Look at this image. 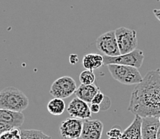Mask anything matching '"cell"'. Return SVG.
I'll return each mask as SVG.
<instances>
[{"mask_svg":"<svg viewBox=\"0 0 160 139\" xmlns=\"http://www.w3.org/2000/svg\"><path fill=\"white\" fill-rule=\"evenodd\" d=\"M130 112L140 117L160 116V74L158 71L147 73L131 94Z\"/></svg>","mask_w":160,"mask_h":139,"instance_id":"1","label":"cell"},{"mask_svg":"<svg viewBox=\"0 0 160 139\" xmlns=\"http://www.w3.org/2000/svg\"><path fill=\"white\" fill-rule=\"evenodd\" d=\"M29 106V99L22 90L8 86L0 91V108L22 112Z\"/></svg>","mask_w":160,"mask_h":139,"instance_id":"2","label":"cell"},{"mask_svg":"<svg viewBox=\"0 0 160 139\" xmlns=\"http://www.w3.org/2000/svg\"><path fill=\"white\" fill-rule=\"evenodd\" d=\"M107 67L113 78L123 85H137L143 79L138 68L135 67L108 64Z\"/></svg>","mask_w":160,"mask_h":139,"instance_id":"3","label":"cell"},{"mask_svg":"<svg viewBox=\"0 0 160 139\" xmlns=\"http://www.w3.org/2000/svg\"><path fill=\"white\" fill-rule=\"evenodd\" d=\"M116 31V37L120 54L124 55L137 49V32L127 27H119Z\"/></svg>","mask_w":160,"mask_h":139,"instance_id":"4","label":"cell"},{"mask_svg":"<svg viewBox=\"0 0 160 139\" xmlns=\"http://www.w3.org/2000/svg\"><path fill=\"white\" fill-rule=\"evenodd\" d=\"M104 56V65L108 64H120V65L132 66L136 68H140L143 62L144 55L141 50L136 49L135 51L124 55H120L117 56Z\"/></svg>","mask_w":160,"mask_h":139,"instance_id":"5","label":"cell"},{"mask_svg":"<svg viewBox=\"0 0 160 139\" xmlns=\"http://www.w3.org/2000/svg\"><path fill=\"white\" fill-rule=\"evenodd\" d=\"M78 89L77 83L72 77L63 76L58 78L51 85L49 93L54 98L67 99L75 94Z\"/></svg>","mask_w":160,"mask_h":139,"instance_id":"6","label":"cell"},{"mask_svg":"<svg viewBox=\"0 0 160 139\" xmlns=\"http://www.w3.org/2000/svg\"><path fill=\"white\" fill-rule=\"evenodd\" d=\"M96 46L104 55L107 56H117L120 54L115 30H109L102 34L97 38Z\"/></svg>","mask_w":160,"mask_h":139,"instance_id":"7","label":"cell"},{"mask_svg":"<svg viewBox=\"0 0 160 139\" xmlns=\"http://www.w3.org/2000/svg\"><path fill=\"white\" fill-rule=\"evenodd\" d=\"M82 129V119L72 117L61 123L60 133L63 139H78L81 137Z\"/></svg>","mask_w":160,"mask_h":139,"instance_id":"8","label":"cell"},{"mask_svg":"<svg viewBox=\"0 0 160 139\" xmlns=\"http://www.w3.org/2000/svg\"><path fill=\"white\" fill-rule=\"evenodd\" d=\"M67 111L71 117L80 119H88L92 117V112L88 102L81 100L79 98L76 97L69 102Z\"/></svg>","mask_w":160,"mask_h":139,"instance_id":"9","label":"cell"},{"mask_svg":"<svg viewBox=\"0 0 160 139\" xmlns=\"http://www.w3.org/2000/svg\"><path fill=\"white\" fill-rule=\"evenodd\" d=\"M104 125L100 120L85 119L83 121L82 139H100L102 137Z\"/></svg>","mask_w":160,"mask_h":139,"instance_id":"10","label":"cell"},{"mask_svg":"<svg viewBox=\"0 0 160 139\" xmlns=\"http://www.w3.org/2000/svg\"><path fill=\"white\" fill-rule=\"evenodd\" d=\"M160 122L157 117H143L142 121V139H157Z\"/></svg>","mask_w":160,"mask_h":139,"instance_id":"11","label":"cell"},{"mask_svg":"<svg viewBox=\"0 0 160 139\" xmlns=\"http://www.w3.org/2000/svg\"><path fill=\"white\" fill-rule=\"evenodd\" d=\"M25 121V116L22 112L9 110L0 108V121L12 126L14 128L22 126Z\"/></svg>","mask_w":160,"mask_h":139,"instance_id":"12","label":"cell"},{"mask_svg":"<svg viewBox=\"0 0 160 139\" xmlns=\"http://www.w3.org/2000/svg\"><path fill=\"white\" fill-rule=\"evenodd\" d=\"M142 117L136 115L132 124L123 131L120 139H142Z\"/></svg>","mask_w":160,"mask_h":139,"instance_id":"13","label":"cell"},{"mask_svg":"<svg viewBox=\"0 0 160 139\" xmlns=\"http://www.w3.org/2000/svg\"><path fill=\"white\" fill-rule=\"evenodd\" d=\"M100 91L98 86L94 83L89 85L81 84L75 92L76 96L81 100L85 101L88 103H91L95 95Z\"/></svg>","mask_w":160,"mask_h":139,"instance_id":"14","label":"cell"},{"mask_svg":"<svg viewBox=\"0 0 160 139\" xmlns=\"http://www.w3.org/2000/svg\"><path fill=\"white\" fill-rule=\"evenodd\" d=\"M82 64L87 70L99 69L104 65V56L98 54H88L83 58Z\"/></svg>","mask_w":160,"mask_h":139,"instance_id":"15","label":"cell"},{"mask_svg":"<svg viewBox=\"0 0 160 139\" xmlns=\"http://www.w3.org/2000/svg\"><path fill=\"white\" fill-rule=\"evenodd\" d=\"M47 110L49 114L59 116L62 115L65 110V102L62 99L54 98L49 101L47 105Z\"/></svg>","mask_w":160,"mask_h":139,"instance_id":"16","label":"cell"},{"mask_svg":"<svg viewBox=\"0 0 160 139\" xmlns=\"http://www.w3.org/2000/svg\"><path fill=\"white\" fill-rule=\"evenodd\" d=\"M21 139H52V137L41 130H21Z\"/></svg>","mask_w":160,"mask_h":139,"instance_id":"17","label":"cell"},{"mask_svg":"<svg viewBox=\"0 0 160 139\" xmlns=\"http://www.w3.org/2000/svg\"><path fill=\"white\" fill-rule=\"evenodd\" d=\"M80 82L81 84L85 85H89L94 83L96 80L95 74L93 73V71L91 70H85V71H82L80 74L79 77Z\"/></svg>","mask_w":160,"mask_h":139,"instance_id":"18","label":"cell"},{"mask_svg":"<svg viewBox=\"0 0 160 139\" xmlns=\"http://www.w3.org/2000/svg\"><path fill=\"white\" fill-rule=\"evenodd\" d=\"M122 134V130L118 126H115L112 128L111 130H108L107 132L108 137H116L117 139H120L121 137Z\"/></svg>","mask_w":160,"mask_h":139,"instance_id":"19","label":"cell"},{"mask_svg":"<svg viewBox=\"0 0 160 139\" xmlns=\"http://www.w3.org/2000/svg\"><path fill=\"white\" fill-rule=\"evenodd\" d=\"M104 99H105V96H104V94L100 90V91L95 95V97L93 98V99H92L91 103H95V104H99V105H100V104L104 102Z\"/></svg>","mask_w":160,"mask_h":139,"instance_id":"20","label":"cell"},{"mask_svg":"<svg viewBox=\"0 0 160 139\" xmlns=\"http://www.w3.org/2000/svg\"><path fill=\"white\" fill-rule=\"evenodd\" d=\"M13 128L14 127L12 126L5 123V122H2V121H0V135H2L3 133L7 132V131H9Z\"/></svg>","mask_w":160,"mask_h":139,"instance_id":"21","label":"cell"},{"mask_svg":"<svg viewBox=\"0 0 160 139\" xmlns=\"http://www.w3.org/2000/svg\"><path fill=\"white\" fill-rule=\"evenodd\" d=\"M90 110H91L92 113H93V114H97V113L100 112V105H99V104L91 103Z\"/></svg>","mask_w":160,"mask_h":139,"instance_id":"22","label":"cell"},{"mask_svg":"<svg viewBox=\"0 0 160 139\" xmlns=\"http://www.w3.org/2000/svg\"><path fill=\"white\" fill-rule=\"evenodd\" d=\"M79 62V58H78V55L76 54H72V55H69V62L72 65H75L78 62Z\"/></svg>","mask_w":160,"mask_h":139,"instance_id":"23","label":"cell"},{"mask_svg":"<svg viewBox=\"0 0 160 139\" xmlns=\"http://www.w3.org/2000/svg\"><path fill=\"white\" fill-rule=\"evenodd\" d=\"M153 13L155 14V16L158 19V21L160 22V9H154Z\"/></svg>","mask_w":160,"mask_h":139,"instance_id":"24","label":"cell"},{"mask_svg":"<svg viewBox=\"0 0 160 139\" xmlns=\"http://www.w3.org/2000/svg\"><path fill=\"white\" fill-rule=\"evenodd\" d=\"M157 139H160V126L158 128V133H157Z\"/></svg>","mask_w":160,"mask_h":139,"instance_id":"25","label":"cell"},{"mask_svg":"<svg viewBox=\"0 0 160 139\" xmlns=\"http://www.w3.org/2000/svg\"><path fill=\"white\" fill-rule=\"evenodd\" d=\"M108 139H117V138H116V137H108Z\"/></svg>","mask_w":160,"mask_h":139,"instance_id":"26","label":"cell"},{"mask_svg":"<svg viewBox=\"0 0 160 139\" xmlns=\"http://www.w3.org/2000/svg\"><path fill=\"white\" fill-rule=\"evenodd\" d=\"M157 71H158V73H159V74H160V68H158V70H157Z\"/></svg>","mask_w":160,"mask_h":139,"instance_id":"27","label":"cell"},{"mask_svg":"<svg viewBox=\"0 0 160 139\" xmlns=\"http://www.w3.org/2000/svg\"><path fill=\"white\" fill-rule=\"evenodd\" d=\"M158 120H159V122H160V116L158 117Z\"/></svg>","mask_w":160,"mask_h":139,"instance_id":"28","label":"cell"},{"mask_svg":"<svg viewBox=\"0 0 160 139\" xmlns=\"http://www.w3.org/2000/svg\"><path fill=\"white\" fill-rule=\"evenodd\" d=\"M159 2H160V0H159Z\"/></svg>","mask_w":160,"mask_h":139,"instance_id":"29","label":"cell"},{"mask_svg":"<svg viewBox=\"0 0 160 139\" xmlns=\"http://www.w3.org/2000/svg\"><path fill=\"white\" fill-rule=\"evenodd\" d=\"M0 139H1V138H0Z\"/></svg>","mask_w":160,"mask_h":139,"instance_id":"30","label":"cell"}]
</instances>
